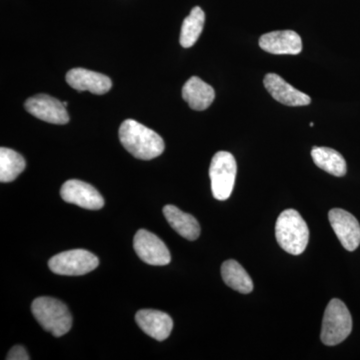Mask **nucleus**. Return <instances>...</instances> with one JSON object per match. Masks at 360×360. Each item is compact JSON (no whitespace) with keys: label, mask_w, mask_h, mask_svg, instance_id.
<instances>
[{"label":"nucleus","mask_w":360,"mask_h":360,"mask_svg":"<svg viewBox=\"0 0 360 360\" xmlns=\"http://www.w3.org/2000/svg\"><path fill=\"white\" fill-rule=\"evenodd\" d=\"M238 165L236 158L227 151H219L213 156L210 168L213 196L217 200H229L236 184Z\"/></svg>","instance_id":"39448f33"},{"label":"nucleus","mask_w":360,"mask_h":360,"mask_svg":"<svg viewBox=\"0 0 360 360\" xmlns=\"http://www.w3.org/2000/svg\"><path fill=\"white\" fill-rule=\"evenodd\" d=\"M135 321L146 335L158 341L167 340L174 328L172 317L160 310H139L135 315Z\"/></svg>","instance_id":"4468645a"},{"label":"nucleus","mask_w":360,"mask_h":360,"mask_svg":"<svg viewBox=\"0 0 360 360\" xmlns=\"http://www.w3.org/2000/svg\"><path fill=\"white\" fill-rule=\"evenodd\" d=\"M66 82L77 91H89L98 96L110 91L112 86L110 77L84 68H73L68 71L66 73Z\"/></svg>","instance_id":"9b49d317"},{"label":"nucleus","mask_w":360,"mask_h":360,"mask_svg":"<svg viewBox=\"0 0 360 360\" xmlns=\"http://www.w3.org/2000/svg\"><path fill=\"white\" fill-rule=\"evenodd\" d=\"M118 135L123 148L139 160H151L165 151V141L160 135L135 120L123 122Z\"/></svg>","instance_id":"f257e3e1"},{"label":"nucleus","mask_w":360,"mask_h":360,"mask_svg":"<svg viewBox=\"0 0 360 360\" xmlns=\"http://www.w3.org/2000/svg\"><path fill=\"white\" fill-rule=\"evenodd\" d=\"M328 219L336 236L348 251H354L360 245V225L352 213L333 208L328 213Z\"/></svg>","instance_id":"9d476101"},{"label":"nucleus","mask_w":360,"mask_h":360,"mask_svg":"<svg viewBox=\"0 0 360 360\" xmlns=\"http://www.w3.org/2000/svg\"><path fill=\"white\" fill-rule=\"evenodd\" d=\"M68 101H63V105L68 106Z\"/></svg>","instance_id":"4be33fe9"},{"label":"nucleus","mask_w":360,"mask_h":360,"mask_svg":"<svg viewBox=\"0 0 360 360\" xmlns=\"http://www.w3.org/2000/svg\"><path fill=\"white\" fill-rule=\"evenodd\" d=\"M264 84L270 96L285 105L305 106L311 103V98L307 94L295 89L276 73L265 75Z\"/></svg>","instance_id":"f8f14e48"},{"label":"nucleus","mask_w":360,"mask_h":360,"mask_svg":"<svg viewBox=\"0 0 360 360\" xmlns=\"http://www.w3.org/2000/svg\"><path fill=\"white\" fill-rule=\"evenodd\" d=\"M205 14L200 6L193 7L191 14L184 20L180 32V44L184 49L193 46L200 39L205 27Z\"/></svg>","instance_id":"6ab92c4d"},{"label":"nucleus","mask_w":360,"mask_h":360,"mask_svg":"<svg viewBox=\"0 0 360 360\" xmlns=\"http://www.w3.org/2000/svg\"><path fill=\"white\" fill-rule=\"evenodd\" d=\"M32 310L41 328L56 338L66 335L72 326V316L68 307L56 298H37L32 302Z\"/></svg>","instance_id":"7ed1b4c3"},{"label":"nucleus","mask_w":360,"mask_h":360,"mask_svg":"<svg viewBox=\"0 0 360 360\" xmlns=\"http://www.w3.org/2000/svg\"><path fill=\"white\" fill-rule=\"evenodd\" d=\"M259 46L269 53L296 56L302 51V40L292 30H281L265 33L259 39Z\"/></svg>","instance_id":"ddd939ff"},{"label":"nucleus","mask_w":360,"mask_h":360,"mask_svg":"<svg viewBox=\"0 0 360 360\" xmlns=\"http://www.w3.org/2000/svg\"><path fill=\"white\" fill-rule=\"evenodd\" d=\"M222 279L232 290L248 295L253 290V283L246 270L233 259L226 260L221 266Z\"/></svg>","instance_id":"a211bd4d"},{"label":"nucleus","mask_w":360,"mask_h":360,"mask_svg":"<svg viewBox=\"0 0 360 360\" xmlns=\"http://www.w3.org/2000/svg\"><path fill=\"white\" fill-rule=\"evenodd\" d=\"M182 97L193 110L202 111L212 105L215 98L212 86L206 84L200 77L189 78L182 87Z\"/></svg>","instance_id":"2eb2a0df"},{"label":"nucleus","mask_w":360,"mask_h":360,"mask_svg":"<svg viewBox=\"0 0 360 360\" xmlns=\"http://www.w3.org/2000/svg\"><path fill=\"white\" fill-rule=\"evenodd\" d=\"M7 360H30V357L26 352L25 348L21 345H16L11 348L6 357Z\"/></svg>","instance_id":"412c9836"},{"label":"nucleus","mask_w":360,"mask_h":360,"mask_svg":"<svg viewBox=\"0 0 360 360\" xmlns=\"http://www.w3.org/2000/svg\"><path fill=\"white\" fill-rule=\"evenodd\" d=\"M25 110L40 120L52 124H66L70 115L63 103L47 94H39L26 101Z\"/></svg>","instance_id":"1a4fd4ad"},{"label":"nucleus","mask_w":360,"mask_h":360,"mask_svg":"<svg viewBox=\"0 0 360 360\" xmlns=\"http://www.w3.org/2000/svg\"><path fill=\"white\" fill-rule=\"evenodd\" d=\"M99 259L89 251L73 250L54 255L49 262V269L59 276H84L98 266Z\"/></svg>","instance_id":"423d86ee"},{"label":"nucleus","mask_w":360,"mask_h":360,"mask_svg":"<svg viewBox=\"0 0 360 360\" xmlns=\"http://www.w3.org/2000/svg\"><path fill=\"white\" fill-rule=\"evenodd\" d=\"M163 214L170 226L182 238L191 241L200 238V224L193 215L181 212L174 205L165 206Z\"/></svg>","instance_id":"dca6fc26"},{"label":"nucleus","mask_w":360,"mask_h":360,"mask_svg":"<svg viewBox=\"0 0 360 360\" xmlns=\"http://www.w3.org/2000/svg\"><path fill=\"white\" fill-rule=\"evenodd\" d=\"M23 156L11 148H0V181L4 184L13 181L25 169Z\"/></svg>","instance_id":"aec40b11"},{"label":"nucleus","mask_w":360,"mask_h":360,"mask_svg":"<svg viewBox=\"0 0 360 360\" xmlns=\"http://www.w3.org/2000/svg\"><path fill=\"white\" fill-rule=\"evenodd\" d=\"M276 236L283 250L290 255H300L309 245V226L296 210H286L276 220Z\"/></svg>","instance_id":"f03ea898"},{"label":"nucleus","mask_w":360,"mask_h":360,"mask_svg":"<svg viewBox=\"0 0 360 360\" xmlns=\"http://www.w3.org/2000/svg\"><path fill=\"white\" fill-rule=\"evenodd\" d=\"M60 196L65 202L89 210H101L104 200L94 186L82 180H68L60 189Z\"/></svg>","instance_id":"6e6552de"},{"label":"nucleus","mask_w":360,"mask_h":360,"mask_svg":"<svg viewBox=\"0 0 360 360\" xmlns=\"http://www.w3.org/2000/svg\"><path fill=\"white\" fill-rule=\"evenodd\" d=\"M352 330V319L347 305L341 300H331L324 312L321 341L328 347L340 345Z\"/></svg>","instance_id":"20e7f679"},{"label":"nucleus","mask_w":360,"mask_h":360,"mask_svg":"<svg viewBox=\"0 0 360 360\" xmlns=\"http://www.w3.org/2000/svg\"><path fill=\"white\" fill-rule=\"evenodd\" d=\"M134 248L136 255L146 264L163 266L172 260L165 243L155 234L146 229H141L135 234Z\"/></svg>","instance_id":"0eeeda50"},{"label":"nucleus","mask_w":360,"mask_h":360,"mask_svg":"<svg viewBox=\"0 0 360 360\" xmlns=\"http://www.w3.org/2000/svg\"><path fill=\"white\" fill-rule=\"evenodd\" d=\"M312 160L315 165L324 172L335 176L341 177L347 174V161L338 151L329 148H317L311 150Z\"/></svg>","instance_id":"f3484780"}]
</instances>
